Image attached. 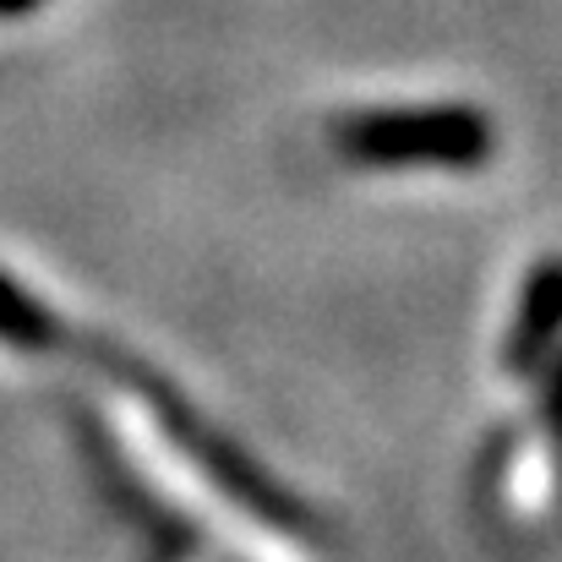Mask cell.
<instances>
[{
	"label": "cell",
	"instance_id": "cell-1",
	"mask_svg": "<svg viewBox=\"0 0 562 562\" xmlns=\"http://www.w3.org/2000/svg\"><path fill=\"white\" fill-rule=\"evenodd\" d=\"M82 334V328H77ZM66 361H82V367H93V372L104 376V382H115V387H126L137 404H148V415H154V426H159V437L187 459L191 470L218 492V497H229L235 508H246V519H257L262 530H273V536H284V541H323V525H317V514L306 508V503H295L257 459H246L191 398H181L165 376L154 372V367H143V361H132L126 350H115L104 334H82V339H71V356Z\"/></svg>",
	"mask_w": 562,
	"mask_h": 562
},
{
	"label": "cell",
	"instance_id": "cell-2",
	"mask_svg": "<svg viewBox=\"0 0 562 562\" xmlns=\"http://www.w3.org/2000/svg\"><path fill=\"white\" fill-rule=\"evenodd\" d=\"M334 154L350 170H453L492 165L497 126L475 104H382L350 110L328 126Z\"/></svg>",
	"mask_w": 562,
	"mask_h": 562
},
{
	"label": "cell",
	"instance_id": "cell-3",
	"mask_svg": "<svg viewBox=\"0 0 562 562\" xmlns=\"http://www.w3.org/2000/svg\"><path fill=\"white\" fill-rule=\"evenodd\" d=\"M558 345H562V257H541L525 273V284H519L514 317L503 328L497 367L508 376H536Z\"/></svg>",
	"mask_w": 562,
	"mask_h": 562
},
{
	"label": "cell",
	"instance_id": "cell-4",
	"mask_svg": "<svg viewBox=\"0 0 562 562\" xmlns=\"http://www.w3.org/2000/svg\"><path fill=\"white\" fill-rule=\"evenodd\" d=\"M71 339H77V328L55 306H44L16 273L0 268V350L55 361V356H71Z\"/></svg>",
	"mask_w": 562,
	"mask_h": 562
},
{
	"label": "cell",
	"instance_id": "cell-5",
	"mask_svg": "<svg viewBox=\"0 0 562 562\" xmlns=\"http://www.w3.org/2000/svg\"><path fill=\"white\" fill-rule=\"evenodd\" d=\"M536 382V426L558 453V481H562V345L547 356V367L530 376Z\"/></svg>",
	"mask_w": 562,
	"mask_h": 562
},
{
	"label": "cell",
	"instance_id": "cell-6",
	"mask_svg": "<svg viewBox=\"0 0 562 562\" xmlns=\"http://www.w3.org/2000/svg\"><path fill=\"white\" fill-rule=\"evenodd\" d=\"M38 0H0V16H22V11H33Z\"/></svg>",
	"mask_w": 562,
	"mask_h": 562
}]
</instances>
